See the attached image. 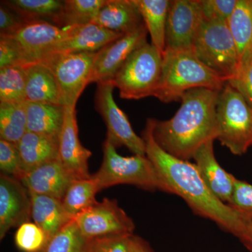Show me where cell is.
<instances>
[{
	"mask_svg": "<svg viewBox=\"0 0 252 252\" xmlns=\"http://www.w3.org/2000/svg\"><path fill=\"white\" fill-rule=\"evenodd\" d=\"M91 243L72 220L49 240L42 252H90Z\"/></svg>",
	"mask_w": 252,
	"mask_h": 252,
	"instance_id": "cell-30",
	"label": "cell"
},
{
	"mask_svg": "<svg viewBox=\"0 0 252 252\" xmlns=\"http://www.w3.org/2000/svg\"><path fill=\"white\" fill-rule=\"evenodd\" d=\"M162 55L146 42L134 51L119 68L112 82L120 97L140 99L155 94L161 77Z\"/></svg>",
	"mask_w": 252,
	"mask_h": 252,
	"instance_id": "cell-6",
	"label": "cell"
},
{
	"mask_svg": "<svg viewBox=\"0 0 252 252\" xmlns=\"http://www.w3.org/2000/svg\"><path fill=\"white\" fill-rule=\"evenodd\" d=\"M23 67L26 75V100L63 105L59 86L44 64L32 63Z\"/></svg>",
	"mask_w": 252,
	"mask_h": 252,
	"instance_id": "cell-21",
	"label": "cell"
},
{
	"mask_svg": "<svg viewBox=\"0 0 252 252\" xmlns=\"http://www.w3.org/2000/svg\"><path fill=\"white\" fill-rule=\"evenodd\" d=\"M242 244L249 251L252 252V220H250L249 223L248 233Z\"/></svg>",
	"mask_w": 252,
	"mask_h": 252,
	"instance_id": "cell-41",
	"label": "cell"
},
{
	"mask_svg": "<svg viewBox=\"0 0 252 252\" xmlns=\"http://www.w3.org/2000/svg\"><path fill=\"white\" fill-rule=\"evenodd\" d=\"M67 33V28H61L48 21H33L25 23L11 37L16 41L28 64L40 63L54 54Z\"/></svg>",
	"mask_w": 252,
	"mask_h": 252,
	"instance_id": "cell-12",
	"label": "cell"
},
{
	"mask_svg": "<svg viewBox=\"0 0 252 252\" xmlns=\"http://www.w3.org/2000/svg\"><path fill=\"white\" fill-rule=\"evenodd\" d=\"M74 220L81 234L90 240L112 235H134L135 228L133 220L116 199L104 198Z\"/></svg>",
	"mask_w": 252,
	"mask_h": 252,
	"instance_id": "cell-10",
	"label": "cell"
},
{
	"mask_svg": "<svg viewBox=\"0 0 252 252\" xmlns=\"http://www.w3.org/2000/svg\"><path fill=\"white\" fill-rule=\"evenodd\" d=\"M152 39V44L160 54L165 50V32L169 0H135Z\"/></svg>",
	"mask_w": 252,
	"mask_h": 252,
	"instance_id": "cell-25",
	"label": "cell"
},
{
	"mask_svg": "<svg viewBox=\"0 0 252 252\" xmlns=\"http://www.w3.org/2000/svg\"><path fill=\"white\" fill-rule=\"evenodd\" d=\"M227 78L207 67L193 51L165 49L162 54L161 77L154 97L164 103L181 101L192 89L220 91L228 83Z\"/></svg>",
	"mask_w": 252,
	"mask_h": 252,
	"instance_id": "cell-3",
	"label": "cell"
},
{
	"mask_svg": "<svg viewBox=\"0 0 252 252\" xmlns=\"http://www.w3.org/2000/svg\"><path fill=\"white\" fill-rule=\"evenodd\" d=\"M154 120L147 121L142 137L146 156L154 165L164 192L180 197L195 215L212 220L243 243L250 220L212 193L195 164L170 155L158 144L153 135Z\"/></svg>",
	"mask_w": 252,
	"mask_h": 252,
	"instance_id": "cell-1",
	"label": "cell"
},
{
	"mask_svg": "<svg viewBox=\"0 0 252 252\" xmlns=\"http://www.w3.org/2000/svg\"><path fill=\"white\" fill-rule=\"evenodd\" d=\"M1 4L12 9L26 21H44L57 26L64 7L61 0H6Z\"/></svg>",
	"mask_w": 252,
	"mask_h": 252,
	"instance_id": "cell-27",
	"label": "cell"
},
{
	"mask_svg": "<svg viewBox=\"0 0 252 252\" xmlns=\"http://www.w3.org/2000/svg\"><path fill=\"white\" fill-rule=\"evenodd\" d=\"M49 241L44 230L34 222L23 223L15 233V245L21 252H42Z\"/></svg>",
	"mask_w": 252,
	"mask_h": 252,
	"instance_id": "cell-32",
	"label": "cell"
},
{
	"mask_svg": "<svg viewBox=\"0 0 252 252\" xmlns=\"http://www.w3.org/2000/svg\"><path fill=\"white\" fill-rule=\"evenodd\" d=\"M27 21L6 5L0 4V36L14 35Z\"/></svg>",
	"mask_w": 252,
	"mask_h": 252,
	"instance_id": "cell-39",
	"label": "cell"
},
{
	"mask_svg": "<svg viewBox=\"0 0 252 252\" xmlns=\"http://www.w3.org/2000/svg\"><path fill=\"white\" fill-rule=\"evenodd\" d=\"M92 23L124 34L144 24L135 0H106Z\"/></svg>",
	"mask_w": 252,
	"mask_h": 252,
	"instance_id": "cell-19",
	"label": "cell"
},
{
	"mask_svg": "<svg viewBox=\"0 0 252 252\" xmlns=\"http://www.w3.org/2000/svg\"><path fill=\"white\" fill-rule=\"evenodd\" d=\"M27 131L59 139L64 124L65 107L26 100Z\"/></svg>",
	"mask_w": 252,
	"mask_h": 252,
	"instance_id": "cell-22",
	"label": "cell"
},
{
	"mask_svg": "<svg viewBox=\"0 0 252 252\" xmlns=\"http://www.w3.org/2000/svg\"><path fill=\"white\" fill-rule=\"evenodd\" d=\"M200 2L205 20L227 22L238 0H200Z\"/></svg>",
	"mask_w": 252,
	"mask_h": 252,
	"instance_id": "cell-35",
	"label": "cell"
},
{
	"mask_svg": "<svg viewBox=\"0 0 252 252\" xmlns=\"http://www.w3.org/2000/svg\"><path fill=\"white\" fill-rule=\"evenodd\" d=\"M0 170L2 175L21 181L24 172L16 144L0 139Z\"/></svg>",
	"mask_w": 252,
	"mask_h": 252,
	"instance_id": "cell-33",
	"label": "cell"
},
{
	"mask_svg": "<svg viewBox=\"0 0 252 252\" xmlns=\"http://www.w3.org/2000/svg\"><path fill=\"white\" fill-rule=\"evenodd\" d=\"M74 180L72 174L58 159L26 172L21 182L30 193L63 200Z\"/></svg>",
	"mask_w": 252,
	"mask_h": 252,
	"instance_id": "cell-16",
	"label": "cell"
},
{
	"mask_svg": "<svg viewBox=\"0 0 252 252\" xmlns=\"http://www.w3.org/2000/svg\"><path fill=\"white\" fill-rule=\"evenodd\" d=\"M25 173L59 159V139L26 132L16 144Z\"/></svg>",
	"mask_w": 252,
	"mask_h": 252,
	"instance_id": "cell-20",
	"label": "cell"
},
{
	"mask_svg": "<svg viewBox=\"0 0 252 252\" xmlns=\"http://www.w3.org/2000/svg\"><path fill=\"white\" fill-rule=\"evenodd\" d=\"M132 235H112L94 239L92 240L90 252H129Z\"/></svg>",
	"mask_w": 252,
	"mask_h": 252,
	"instance_id": "cell-37",
	"label": "cell"
},
{
	"mask_svg": "<svg viewBox=\"0 0 252 252\" xmlns=\"http://www.w3.org/2000/svg\"><path fill=\"white\" fill-rule=\"evenodd\" d=\"M105 2L106 0H65L57 26L69 28L92 23Z\"/></svg>",
	"mask_w": 252,
	"mask_h": 252,
	"instance_id": "cell-29",
	"label": "cell"
},
{
	"mask_svg": "<svg viewBox=\"0 0 252 252\" xmlns=\"http://www.w3.org/2000/svg\"><path fill=\"white\" fill-rule=\"evenodd\" d=\"M227 24L236 44L240 67L252 55V0H238Z\"/></svg>",
	"mask_w": 252,
	"mask_h": 252,
	"instance_id": "cell-24",
	"label": "cell"
},
{
	"mask_svg": "<svg viewBox=\"0 0 252 252\" xmlns=\"http://www.w3.org/2000/svg\"><path fill=\"white\" fill-rule=\"evenodd\" d=\"M67 29V35L56 46L54 54L97 52L124 34L93 23L72 26Z\"/></svg>",
	"mask_w": 252,
	"mask_h": 252,
	"instance_id": "cell-18",
	"label": "cell"
},
{
	"mask_svg": "<svg viewBox=\"0 0 252 252\" xmlns=\"http://www.w3.org/2000/svg\"><path fill=\"white\" fill-rule=\"evenodd\" d=\"M92 177L100 190L113 186L129 185L149 191L164 192L158 176L147 156L122 157L107 139L103 144L101 166Z\"/></svg>",
	"mask_w": 252,
	"mask_h": 252,
	"instance_id": "cell-4",
	"label": "cell"
},
{
	"mask_svg": "<svg viewBox=\"0 0 252 252\" xmlns=\"http://www.w3.org/2000/svg\"><path fill=\"white\" fill-rule=\"evenodd\" d=\"M193 51L207 67L228 81L236 76L240 66L238 50L227 22L204 19Z\"/></svg>",
	"mask_w": 252,
	"mask_h": 252,
	"instance_id": "cell-7",
	"label": "cell"
},
{
	"mask_svg": "<svg viewBox=\"0 0 252 252\" xmlns=\"http://www.w3.org/2000/svg\"><path fill=\"white\" fill-rule=\"evenodd\" d=\"M228 205L247 220H252V185L237 180L233 196Z\"/></svg>",
	"mask_w": 252,
	"mask_h": 252,
	"instance_id": "cell-34",
	"label": "cell"
},
{
	"mask_svg": "<svg viewBox=\"0 0 252 252\" xmlns=\"http://www.w3.org/2000/svg\"><path fill=\"white\" fill-rule=\"evenodd\" d=\"M31 193L33 222L44 230L49 240L72 220L63 207L62 200Z\"/></svg>",
	"mask_w": 252,
	"mask_h": 252,
	"instance_id": "cell-23",
	"label": "cell"
},
{
	"mask_svg": "<svg viewBox=\"0 0 252 252\" xmlns=\"http://www.w3.org/2000/svg\"><path fill=\"white\" fill-rule=\"evenodd\" d=\"M99 191L98 185L92 175L89 178L73 180L62 200L69 218L74 220L95 205L97 203L95 195Z\"/></svg>",
	"mask_w": 252,
	"mask_h": 252,
	"instance_id": "cell-26",
	"label": "cell"
},
{
	"mask_svg": "<svg viewBox=\"0 0 252 252\" xmlns=\"http://www.w3.org/2000/svg\"><path fill=\"white\" fill-rule=\"evenodd\" d=\"M214 142L202 146L193 159L199 173L212 193L225 204L230 203L238 179L225 171L217 161L214 152Z\"/></svg>",
	"mask_w": 252,
	"mask_h": 252,
	"instance_id": "cell-17",
	"label": "cell"
},
{
	"mask_svg": "<svg viewBox=\"0 0 252 252\" xmlns=\"http://www.w3.org/2000/svg\"><path fill=\"white\" fill-rule=\"evenodd\" d=\"M96 56L97 52L57 53L40 63L54 75L64 107H76L84 89L90 84Z\"/></svg>",
	"mask_w": 252,
	"mask_h": 252,
	"instance_id": "cell-8",
	"label": "cell"
},
{
	"mask_svg": "<svg viewBox=\"0 0 252 252\" xmlns=\"http://www.w3.org/2000/svg\"><path fill=\"white\" fill-rule=\"evenodd\" d=\"M26 64L21 50L11 36H0V69Z\"/></svg>",
	"mask_w": 252,
	"mask_h": 252,
	"instance_id": "cell-38",
	"label": "cell"
},
{
	"mask_svg": "<svg viewBox=\"0 0 252 252\" xmlns=\"http://www.w3.org/2000/svg\"><path fill=\"white\" fill-rule=\"evenodd\" d=\"M217 139L233 155L242 156L252 146V108L227 83L217 99Z\"/></svg>",
	"mask_w": 252,
	"mask_h": 252,
	"instance_id": "cell-5",
	"label": "cell"
},
{
	"mask_svg": "<svg viewBox=\"0 0 252 252\" xmlns=\"http://www.w3.org/2000/svg\"><path fill=\"white\" fill-rule=\"evenodd\" d=\"M220 92L205 88L187 91L173 117L154 119L153 135L158 144L170 155L189 161L202 146L217 140Z\"/></svg>",
	"mask_w": 252,
	"mask_h": 252,
	"instance_id": "cell-2",
	"label": "cell"
},
{
	"mask_svg": "<svg viewBox=\"0 0 252 252\" xmlns=\"http://www.w3.org/2000/svg\"><path fill=\"white\" fill-rule=\"evenodd\" d=\"M26 101V75L23 66L0 69V102L23 103Z\"/></svg>",
	"mask_w": 252,
	"mask_h": 252,
	"instance_id": "cell-31",
	"label": "cell"
},
{
	"mask_svg": "<svg viewBox=\"0 0 252 252\" xmlns=\"http://www.w3.org/2000/svg\"><path fill=\"white\" fill-rule=\"evenodd\" d=\"M94 94V107L107 126V140L116 147L124 146L134 155L146 156V147L142 137L132 129L125 113L118 107L113 96L112 81L98 83Z\"/></svg>",
	"mask_w": 252,
	"mask_h": 252,
	"instance_id": "cell-9",
	"label": "cell"
},
{
	"mask_svg": "<svg viewBox=\"0 0 252 252\" xmlns=\"http://www.w3.org/2000/svg\"><path fill=\"white\" fill-rule=\"evenodd\" d=\"M129 252H154L149 244L143 238L132 235Z\"/></svg>",
	"mask_w": 252,
	"mask_h": 252,
	"instance_id": "cell-40",
	"label": "cell"
},
{
	"mask_svg": "<svg viewBox=\"0 0 252 252\" xmlns=\"http://www.w3.org/2000/svg\"><path fill=\"white\" fill-rule=\"evenodd\" d=\"M25 102H0V139L16 144L26 133L27 114Z\"/></svg>",
	"mask_w": 252,
	"mask_h": 252,
	"instance_id": "cell-28",
	"label": "cell"
},
{
	"mask_svg": "<svg viewBox=\"0 0 252 252\" xmlns=\"http://www.w3.org/2000/svg\"><path fill=\"white\" fill-rule=\"evenodd\" d=\"M92 153L79 138L76 107H65L64 124L59 137V159L74 179L89 178V160Z\"/></svg>",
	"mask_w": 252,
	"mask_h": 252,
	"instance_id": "cell-15",
	"label": "cell"
},
{
	"mask_svg": "<svg viewBox=\"0 0 252 252\" xmlns=\"http://www.w3.org/2000/svg\"><path fill=\"white\" fill-rule=\"evenodd\" d=\"M148 34L145 25L123 34L97 52L91 74V83L111 81L131 54L145 44Z\"/></svg>",
	"mask_w": 252,
	"mask_h": 252,
	"instance_id": "cell-13",
	"label": "cell"
},
{
	"mask_svg": "<svg viewBox=\"0 0 252 252\" xmlns=\"http://www.w3.org/2000/svg\"><path fill=\"white\" fill-rule=\"evenodd\" d=\"M31 195L22 182L14 177L0 176V239L11 228L32 220Z\"/></svg>",
	"mask_w": 252,
	"mask_h": 252,
	"instance_id": "cell-14",
	"label": "cell"
},
{
	"mask_svg": "<svg viewBox=\"0 0 252 252\" xmlns=\"http://www.w3.org/2000/svg\"><path fill=\"white\" fill-rule=\"evenodd\" d=\"M204 19L200 0L170 1L165 32V49L193 51Z\"/></svg>",
	"mask_w": 252,
	"mask_h": 252,
	"instance_id": "cell-11",
	"label": "cell"
},
{
	"mask_svg": "<svg viewBox=\"0 0 252 252\" xmlns=\"http://www.w3.org/2000/svg\"><path fill=\"white\" fill-rule=\"evenodd\" d=\"M228 83L243 96L252 108V55L239 67L236 76Z\"/></svg>",
	"mask_w": 252,
	"mask_h": 252,
	"instance_id": "cell-36",
	"label": "cell"
}]
</instances>
